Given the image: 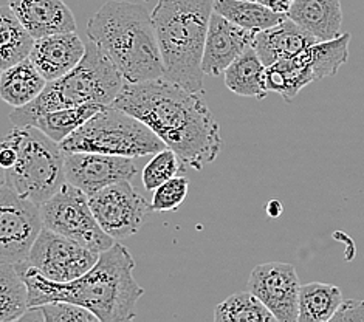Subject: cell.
Here are the masks:
<instances>
[{"mask_svg": "<svg viewBox=\"0 0 364 322\" xmlns=\"http://www.w3.org/2000/svg\"><path fill=\"white\" fill-rule=\"evenodd\" d=\"M102 107L104 106H101V104H81V106L76 107L53 110L39 117L33 123V127L39 129L41 132H44L53 141L60 143Z\"/></svg>", "mask_w": 364, "mask_h": 322, "instance_id": "25", "label": "cell"}, {"mask_svg": "<svg viewBox=\"0 0 364 322\" xmlns=\"http://www.w3.org/2000/svg\"><path fill=\"white\" fill-rule=\"evenodd\" d=\"M22 319H39L44 322H100L90 310L65 301H53L38 307H31Z\"/></svg>", "mask_w": 364, "mask_h": 322, "instance_id": "28", "label": "cell"}, {"mask_svg": "<svg viewBox=\"0 0 364 322\" xmlns=\"http://www.w3.org/2000/svg\"><path fill=\"white\" fill-rule=\"evenodd\" d=\"M214 0H159L151 13L164 77L189 92L203 90L202 58Z\"/></svg>", "mask_w": 364, "mask_h": 322, "instance_id": "4", "label": "cell"}, {"mask_svg": "<svg viewBox=\"0 0 364 322\" xmlns=\"http://www.w3.org/2000/svg\"><path fill=\"white\" fill-rule=\"evenodd\" d=\"M2 140L4 138L0 136V144H2ZM6 185V171L0 166V188H4Z\"/></svg>", "mask_w": 364, "mask_h": 322, "instance_id": "35", "label": "cell"}, {"mask_svg": "<svg viewBox=\"0 0 364 322\" xmlns=\"http://www.w3.org/2000/svg\"><path fill=\"white\" fill-rule=\"evenodd\" d=\"M84 55L85 43L76 31H68L34 39L28 58L48 82L72 72Z\"/></svg>", "mask_w": 364, "mask_h": 322, "instance_id": "16", "label": "cell"}, {"mask_svg": "<svg viewBox=\"0 0 364 322\" xmlns=\"http://www.w3.org/2000/svg\"><path fill=\"white\" fill-rule=\"evenodd\" d=\"M213 11L251 31L272 28L287 19V14L274 13L257 0H214Z\"/></svg>", "mask_w": 364, "mask_h": 322, "instance_id": "22", "label": "cell"}, {"mask_svg": "<svg viewBox=\"0 0 364 322\" xmlns=\"http://www.w3.org/2000/svg\"><path fill=\"white\" fill-rule=\"evenodd\" d=\"M265 65L253 47L247 48L223 72L228 90L244 98L264 100L267 97Z\"/></svg>", "mask_w": 364, "mask_h": 322, "instance_id": "21", "label": "cell"}, {"mask_svg": "<svg viewBox=\"0 0 364 322\" xmlns=\"http://www.w3.org/2000/svg\"><path fill=\"white\" fill-rule=\"evenodd\" d=\"M44 228L41 206L5 185L0 188V262L21 265Z\"/></svg>", "mask_w": 364, "mask_h": 322, "instance_id": "10", "label": "cell"}, {"mask_svg": "<svg viewBox=\"0 0 364 322\" xmlns=\"http://www.w3.org/2000/svg\"><path fill=\"white\" fill-rule=\"evenodd\" d=\"M41 217L46 228L97 252L106 251L115 243L95 219L87 194L67 181L41 205Z\"/></svg>", "mask_w": 364, "mask_h": 322, "instance_id": "9", "label": "cell"}, {"mask_svg": "<svg viewBox=\"0 0 364 322\" xmlns=\"http://www.w3.org/2000/svg\"><path fill=\"white\" fill-rule=\"evenodd\" d=\"M301 284L290 264L268 262L253 268L248 291L259 298L277 322H298Z\"/></svg>", "mask_w": 364, "mask_h": 322, "instance_id": "13", "label": "cell"}, {"mask_svg": "<svg viewBox=\"0 0 364 322\" xmlns=\"http://www.w3.org/2000/svg\"><path fill=\"white\" fill-rule=\"evenodd\" d=\"M28 291V308L53 301L73 302L90 310L100 322H126L136 316L144 294L134 277L135 260L121 243L100 252L87 273L70 282H53L27 264L16 265Z\"/></svg>", "mask_w": 364, "mask_h": 322, "instance_id": "2", "label": "cell"}, {"mask_svg": "<svg viewBox=\"0 0 364 322\" xmlns=\"http://www.w3.org/2000/svg\"><path fill=\"white\" fill-rule=\"evenodd\" d=\"M87 38L112 60L124 81L164 77L152 17L144 6L110 0L89 21Z\"/></svg>", "mask_w": 364, "mask_h": 322, "instance_id": "3", "label": "cell"}, {"mask_svg": "<svg viewBox=\"0 0 364 322\" xmlns=\"http://www.w3.org/2000/svg\"><path fill=\"white\" fill-rule=\"evenodd\" d=\"M8 5L34 39L76 31V19L63 0H8Z\"/></svg>", "mask_w": 364, "mask_h": 322, "instance_id": "17", "label": "cell"}, {"mask_svg": "<svg viewBox=\"0 0 364 322\" xmlns=\"http://www.w3.org/2000/svg\"><path fill=\"white\" fill-rule=\"evenodd\" d=\"M4 138L17 152L14 166L6 171V185L41 206L67 181L65 154L59 143L33 126L14 127Z\"/></svg>", "mask_w": 364, "mask_h": 322, "instance_id": "6", "label": "cell"}, {"mask_svg": "<svg viewBox=\"0 0 364 322\" xmlns=\"http://www.w3.org/2000/svg\"><path fill=\"white\" fill-rule=\"evenodd\" d=\"M28 291L21 273L0 262V322L21 321L28 310Z\"/></svg>", "mask_w": 364, "mask_h": 322, "instance_id": "26", "label": "cell"}, {"mask_svg": "<svg viewBox=\"0 0 364 322\" xmlns=\"http://www.w3.org/2000/svg\"><path fill=\"white\" fill-rule=\"evenodd\" d=\"M17 160V152L14 147L5 141V138L2 140V144H0V166H2L5 171L11 169L14 166V163Z\"/></svg>", "mask_w": 364, "mask_h": 322, "instance_id": "32", "label": "cell"}, {"mask_svg": "<svg viewBox=\"0 0 364 322\" xmlns=\"http://www.w3.org/2000/svg\"><path fill=\"white\" fill-rule=\"evenodd\" d=\"M341 302V290L333 284L310 282L301 285L298 322L332 321Z\"/></svg>", "mask_w": 364, "mask_h": 322, "instance_id": "24", "label": "cell"}, {"mask_svg": "<svg viewBox=\"0 0 364 322\" xmlns=\"http://www.w3.org/2000/svg\"><path fill=\"white\" fill-rule=\"evenodd\" d=\"M257 31H251L214 13L210 17L205 39L202 70L208 76H220L234 59L240 56L253 42Z\"/></svg>", "mask_w": 364, "mask_h": 322, "instance_id": "15", "label": "cell"}, {"mask_svg": "<svg viewBox=\"0 0 364 322\" xmlns=\"http://www.w3.org/2000/svg\"><path fill=\"white\" fill-rule=\"evenodd\" d=\"M180 161V156L169 147H164L160 152L154 154L152 160L146 164L141 173L144 188L147 190H155L164 181L176 177L181 169Z\"/></svg>", "mask_w": 364, "mask_h": 322, "instance_id": "29", "label": "cell"}, {"mask_svg": "<svg viewBox=\"0 0 364 322\" xmlns=\"http://www.w3.org/2000/svg\"><path fill=\"white\" fill-rule=\"evenodd\" d=\"M364 322V301L348 299L340 304L331 322Z\"/></svg>", "mask_w": 364, "mask_h": 322, "instance_id": "31", "label": "cell"}, {"mask_svg": "<svg viewBox=\"0 0 364 322\" xmlns=\"http://www.w3.org/2000/svg\"><path fill=\"white\" fill-rule=\"evenodd\" d=\"M257 2L265 5L267 8H270V10L274 13L287 14L294 0H257Z\"/></svg>", "mask_w": 364, "mask_h": 322, "instance_id": "33", "label": "cell"}, {"mask_svg": "<svg viewBox=\"0 0 364 322\" xmlns=\"http://www.w3.org/2000/svg\"><path fill=\"white\" fill-rule=\"evenodd\" d=\"M350 34L343 33L336 39L316 42L296 56L277 60L265 68V87L268 92L279 93L285 102L310 82L331 77L349 59Z\"/></svg>", "mask_w": 364, "mask_h": 322, "instance_id": "8", "label": "cell"}, {"mask_svg": "<svg viewBox=\"0 0 364 322\" xmlns=\"http://www.w3.org/2000/svg\"><path fill=\"white\" fill-rule=\"evenodd\" d=\"M316 42L319 41L315 36H311L310 33L287 17L284 22L274 25L272 28L257 31L253 48L256 50L257 56L261 58L262 64L268 67L277 60L296 56L302 50Z\"/></svg>", "mask_w": 364, "mask_h": 322, "instance_id": "18", "label": "cell"}, {"mask_svg": "<svg viewBox=\"0 0 364 322\" xmlns=\"http://www.w3.org/2000/svg\"><path fill=\"white\" fill-rule=\"evenodd\" d=\"M215 322H273L276 318L251 291L228 296L214 311Z\"/></svg>", "mask_w": 364, "mask_h": 322, "instance_id": "27", "label": "cell"}, {"mask_svg": "<svg viewBox=\"0 0 364 322\" xmlns=\"http://www.w3.org/2000/svg\"><path fill=\"white\" fill-rule=\"evenodd\" d=\"M287 17L319 42L341 36L343 10L340 0H294Z\"/></svg>", "mask_w": 364, "mask_h": 322, "instance_id": "19", "label": "cell"}, {"mask_svg": "<svg viewBox=\"0 0 364 322\" xmlns=\"http://www.w3.org/2000/svg\"><path fill=\"white\" fill-rule=\"evenodd\" d=\"M34 38L23 27L10 5H0V72L27 59Z\"/></svg>", "mask_w": 364, "mask_h": 322, "instance_id": "23", "label": "cell"}, {"mask_svg": "<svg viewBox=\"0 0 364 322\" xmlns=\"http://www.w3.org/2000/svg\"><path fill=\"white\" fill-rule=\"evenodd\" d=\"M95 219L110 237L126 239L134 236L143 226L149 203L123 180L109 185L89 197Z\"/></svg>", "mask_w": 364, "mask_h": 322, "instance_id": "12", "label": "cell"}, {"mask_svg": "<svg viewBox=\"0 0 364 322\" xmlns=\"http://www.w3.org/2000/svg\"><path fill=\"white\" fill-rule=\"evenodd\" d=\"M124 77L97 43H85V55L72 72L55 81H48L36 98L10 113L16 127L33 126L39 117L48 112L76 107L81 104L110 106L115 101Z\"/></svg>", "mask_w": 364, "mask_h": 322, "instance_id": "5", "label": "cell"}, {"mask_svg": "<svg viewBox=\"0 0 364 322\" xmlns=\"http://www.w3.org/2000/svg\"><path fill=\"white\" fill-rule=\"evenodd\" d=\"M189 190V181L186 177L176 176L164 181L154 190L152 202L149 205L154 213H168L176 211L177 208L185 202Z\"/></svg>", "mask_w": 364, "mask_h": 322, "instance_id": "30", "label": "cell"}, {"mask_svg": "<svg viewBox=\"0 0 364 322\" xmlns=\"http://www.w3.org/2000/svg\"><path fill=\"white\" fill-rule=\"evenodd\" d=\"M64 172L67 183L90 197L117 181H131L138 173V166L132 156L73 152L65 154Z\"/></svg>", "mask_w": 364, "mask_h": 322, "instance_id": "14", "label": "cell"}, {"mask_svg": "<svg viewBox=\"0 0 364 322\" xmlns=\"http://www.w3.org/2000/svg\"><path fill=\"white\" fill-rule=\"evenodd\" d=\"M100 252L81 245L63 234L42 228L25 264L53 282H70L97 264Z\"/></svg>", "mask_w": 364, "mask_h": 322, "instance_id": "11", "label": "cell"}, {"mask_svg": "<svg viewBox=\"0 0 364 322\" xmlns=\"http://www.w3.org/2000/svg\"><path fill=\"white\" fill-rule=\"evenodd\" d=\"M265 211H267V214L270 215V217H279L282 214V205H281L279 200L273 198V200H270V202L267 203Z\"/></svg>", "mask_w": 364, "mask_h": 322, "instance_id": "34", "label": "cell"}, {"mask_svg": "<svg viewBox=\"0 0 364 322\" xmlns=\"http://www.w3.org/2000/svg\"><path fill=\"white\" fill-rule=\"evenodd\" d=\"M59 147L64 154L98 152L138 159L157 154L166 144L143 121L110 104L60 141Z\"/></svg>", "mask_w": 364, "mask_h": 322, "instance_id": "7", "label": "cell"}, {"mask_svg": "<svg viewBox=\"0 0 364 322\" xmlns=\"http://www.w3.org/2000/svg\"><path fill=\"white\" fill-rule=\"evenodd\" d=\"M112 106L143 121L196 171L211 164L223 147L220 126L205 100L166 77L124 81Z\"/></svg>", "mask_w": 364, "mask_h": 322, "instance_id": "1", "label": "cell"}, {"mask_svg": "<svg viewBox=\"0 0 364 322\" xmlns=\"http://www.w3.org/2000/svg\"><path fill=\"white\" fill-rule=\"evenodd\" d=\"M47 80L27 58L0 72V100L13 109L31 102L44 90Z\"/></svg>", "mask_w": 364, "mask_h": 322, "instance_id": "20", "label": "cell"}]
</instances>
